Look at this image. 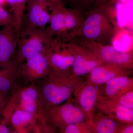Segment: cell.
Here are the masks:
<instances>
[{"instance_id": "cell-6", "label": "cell", "mask_w": 133, "mask_h": 133, "mask_svg": "<svg viewBox=\"0 0 133 133\" xmlns=\"http://www.w3.org/2000/svg\"><path fill=\"white\" fill-rule=\"evenodd\" d=\"M17 44V37L13 25L5 26L0 30V66L6 68L11 65Z\"/></svg>"}, {"instance_id": "cell-22", "label": "cell", "mask_w": 133, "mask_h": 133, "mask_svg": "<svg viewBox=\"0 0 133 133\" xmlns=\"http://www.w3.org/2000/svg\"><path fill=\"white\" fill-rule=\"evenodd\" d=\"M9 66L6 67V70L0 71V94L3 95L4 92L9 90L11 87L10 81L5 76L7 72Z\"/></svg>"}, {"instance_id": "cell-26", "label": "cell", "mask_w": 133, "mask_h": 133, "mask_svg": "<svg viewBox=\"0 0 133 133\" xmlns=\"http://www.w3.org/2000/svg\"><path fill=\"white\" fill-rule=\"evenodd\" d=\"M27 1L28 0H6V1L7 4L10 6L12 11H13L17 5Z\"/></svg>"}, {"instance_id": "cell-12", "label": "cell", "mask_w": 133, "mask_h": 133, "mask_svg": "<svg viewBox=\"0 0 133 133\" xmlns=\"http://www.w3.org/2000/svg\"><path fill=\"white\" fill-rule=\"evenodd\" d=\"M50 65L45 53L33 56L26 60L24 68L37 75H42L49 68Z\"/></svg>"}, {"instance_id": "cell-5", "label": "cell", "mask_w": 133, "mask_h": 133, "mask_svg": "<svg viewBox=\"0 0 133 133\" xmlns=\"http://www.w3.org/2000/svg\"><path fill=\"white\" fill-rule=\"evenodd\" d=\"M69 43L74 57L72 69L77 75L87 74L103 63L91 50L73 42Z\"/></svg>"}, {"instance_id": "cell-7", "label": "cell", "mask_w": 133, "mask_h": 133, "mask_svg": "<svg viewBox=\"0 0 133 133\" xmlns=\"http://www.w3.org/2000/svg\"><path fill=\"white\" fill-rule=\"evenodd\" d=\"M115 30L125 27L127 10L123 0H108L101 7Z\"/></svg>"}, {"instance_id": "cell-25", "label": "cell", "mask_w": 133, "mask_h": 133, "mask_svg": "<svg viewBox=\"0 0 133 133\" xmlns=\"http://www.w3.org/2000/svg\"><path fill=\"white\" fill-rule=\"evenodd\" d=\"M22 106L23 110L32 114L35 111L36 109V106L35 102L22 101Z\"/></svg>"}, {"instance_id": "cell-15", "label": "cell", "mask_w": 133, "mask_h": 133, "mask_svg": "<svg viewBox=\"0 0 133 133\" xmlns=\"http://www.w3.org/2000/svg\"><path fill=\"white\" fill-rule=\"evenodd\" d=\"M111 66L112 64H107L105 66L95 67L91 71V80L96 84H102L115 77V73L110 70Z\"/></svg>"}, {"instance_id": "cell-11", "label": "cell", "mask_w": 133, "mask_h": 133, "mask_svg": "<svg viewBox=\"0 0 133 133\" xmlns=\"http://www.w3.org/2000/svg\"><path fill=\"white\" fill-rule=\"evenodd\" d=\"M43 94L45 99L49 102L58 104L69 98L70 95L71 90L67 87H59L49 84L44 87Z\"/></svg>"}, {"instance_id": "cell-8", "label": "cell", "mask_w": 133, "mask_h": 133, "mask_svg": "<svg viewBox=\"0 0 133 133\" xmlns=\"http://www.w3.org/2000/svg\"><path fill=\"white\" fill-rule=\"evenodd\" d=\"M66 8L61 2L52 3L50 6V25L44 29L45 33L49 36L61 42L63 35L64 15Z\"/></svg>"}, {"instance_id": "cell-18", "label": "cell", "mask_w": 133, "mask_h": 133, "mask_svg": "<svg viewBox=\"0 0 133 133\" xmlns=\"http://www.w3.org/2000/svg\"><path fill=\"white\" fill-rule=\"evenodd\" d=\"M33 114L24 110H17L12 115L11 121L16 126H20L28 123L33 118Z\"/></svg>"}, {"instance_id": "cell-27", "label": "cell", "mask_w": 133, "mask_h": 133, "mask_svg": "<svg viewBox=\"0 0 133 133\" xmlns=\"http://www.w3.org/2000/svg\"><path fill=\"white\" fill-rule=\"evenodd\" d=\"M65 132L66 133H80L78 128L75 124H70L67 126L65 130Z\"/></svg>"}, {"instance_id": "cell-4", "label": "cell", "mask_w": 133, "mask_h": 133, "mask_svg": "<svg viewBox=\"0 0 133 133\" xmlns=\"http://www.w3.org/2000/svg\"><path fill=\"white\" fill-rule=\"evenodd\" d=\"M70 42H73L89 49L96 54L102 62L116 66L129 65L132 56L128 52L117 51L111 45H105L79 36Z\"/></svg>"}, {"instance_id": "cell-10", "label": "cell", "mask_w": 133, "mask_h": 133, "mask_svg": "<svg viewBox=\"0 0 133 133\" xmlns=\"http://www.w3.org/2000/svg\"><path fill=\"white\" fill-rule=\"evenodd\" d=\"M108 0H61L65 6L74 10L84 17L93 10L99 8Z\"/></svg>"}, {"instance_id": "cell-21", "label": "cell", "mask_w": 133, "mask_h": 133, "mask_svg": "<svg viewBox=\"0 0 133 133\" xmlns=\"http://www.w3.org/2000/svg\"><path fill=\"white\" fill-rule=\"evenodd\" d=\"M14 18L12 13H10L0 6V26L5 27L13 25L14 27Z\"/></svg>"}, {"instance_id": "cell-14", "label": "cell", "mask_w": 133, "mask_h": 133, "mask_svg": "<svg viewBox=\"0 0 133 133\" xmlns=\"http://www.w3.org/2000/svg\"><path fill=\"white\" fill-rule=\"evenodd\" d=\"M60 112L65 122L69 125L78 124L84 119V115L81 110L71 104L63 106Z\"/></svg>"}, {"instance_id": "cell-24", "label": "cell", "mask_w": 133, "mask_h": 133, "mask_svg": "<svg viewBox=\"0 0 133 133\" xmlns=\"http://www.w3.org/2000/svg\"><path fill=\"white\" fill-rule=\"evenodd\" d=\"M133 93L131 92L127 94L121 98L119 102L121 105L126 107L132 108H133Z\"/></svg>"}, {"instance_id": "cell-29", "label": "cell", "mask_w": 133, "mask_h": 133, "mask_svg": "<svg viewBox=\"0 0 133 133\" xmlns=\"http://www.w3.org/2000/svg\"><path fill=\"white\" fill-rule=\"evenodd\" d=\"M133 126H130L128 127L124 130L123 133H133Z\"/></svg>"}, {"instance_id": "cell-13", "label": "cell", "mask_w": 133, "mask_h": 133, "mask_svg": "<svg viewBox=\"0 0 133 133\" xmlns=\"http://www.w3.org/2000/svg\"><path fill=\"white\" fill-rule=\"evenodd\" d=\"M115 31L111 45L117 51L127 52L132 43V37L125 28Z\"/></svg>"}, {"instance_id": "cell-19", "label": "cell", "mask_w": 133, "mask_h": 133, "mask_svg": "<svg viewBox=\"0 0 133 133\" xmlns=\"http://www.w3.org/2000/svg\"><path fill=\"white\" fill-rule=\"evenodd\" d=\"M115 124L112 120L108 118L102 119L97 125L96 129L99 133H112L114 132Z\"/></svg>"}, {"instance_id": "cell-2", "label": "cell", "mask_w": 133, "mask_h": 133, "mask_svg": "<svg viewBox=\"0 0 133 133\" xmlns=\"http://www.w3.org/2000/svg\"><path fill=\"white\" fill-rule=\"evenodd\" d=\"M52 3L44 0H28L26 6L28 13L19 37L37 30L45 29L49 23L50 6Z\"/></svg>"}, {"instance_id": "cell-9", "label": "cell", "mask_w": 133, "mask_h": 133, "mask_svg": "<svg viewBox=\"0 0 133 133\" xmlns=\"http://www.w3.org/2000/svg\"><path fill=\"white\" fill-rule=\"evenodd\" d=\"M85 17L71 9L66 8L64 15V28L62 42H69L79 36Z\"/></svg>"}, {"instance_id": "cell-3", "label": "cell", "mask_w": 133, "mask_h": 133, "mask_svg": "<svg viewBox=\"0 0 133 133\" xmlns=\"http://www.w3.org/2000/svg\"><path fill=\"white\" fill-rule=\"evenodd\" d=\"M54 39L48 35L44 29L37 30L21 36L17 41V61L27 60L37 54L45 53Z\"/></svg>"}, {"instance_id": "cell-16", "label": "cell", "mask_w": 133, "mask_h": 133, "mask_svg": "<svg viewBox=\"0 0 133 133\" xmlns=\"http://www.w3.org/2000/svg\"><path fill=\"white\" fill-rule=\"evenodd\" d=\"M97 93L94 87L91 85L85 87L79 97V104L82 108L86 111L92 109L96 101Z\"/></svg>"}, {"instance_id": "cell-32", "label": "cell", "mask_w": 133, "mask_h": 133, "mask_svg": "<svg viewBox=\"0 0 133 133\" xmlns=\"http://www.w3.org/2000/svg\"><path fill=\"white\" fill-rule=\"evenodd\" d=\"M3 95L0 94V104L3 102Z\"/></svg>"}, {"instance_id": "cell-28", "label": "cell", "mask_w": 133, "mask_h": 133, "mask_svg": "<svg viewBox=\"0 0 133 133\" xmlns=\"http://www.w3.org/2000/svg\"><path fill=\"white\" fill-rule=\"evenodd\" d=\"M9 133V129L4 124H0V133Z\"/></svg>"}, {"instance_id": "cell-23", "label": "cell", "mask_w": 133, "mask_h": 133, "mask_svg": "<svg viewBox=\"0 0 133 133\" xmlns=\"http://www.w3.org/2000/svg\"><path fill=\"white\" fill-rule=\"evenodd\" d=\"M37 97L36 91L32 88H28L23 91L21 94V98L22 101L35 102Z\"/></svg>"}, {"instance_id": "cell-17", "label": "cell", "mask_w": 133, "mask_h": 133, "mask_svg": "<svg viewBox=\"0 0 133 133\" xmlns=\"http://www.w3.org/2000/svg\"><path fill=\"white\" fill-rule=\"evenodd\" d=\"M129 83V79L125 77H114L107 81L106 91L109 96L116 94L120 90L126 87Z\"/></svg>"}, {"instance_id": "cell-31", "label": "cell", "mask_w": 133, "mask_h": 133, "mask_svg": "<svg viewBox=\"0 0 133 133\" xmlns=\"http://www.w3.org/2000/svg\"><path fill=\"white\" fill-rule=\"evenodd\" d=\"M44 1H47L49 2H50L52 3H57L60 2L61 0H44Z\"/></svg>"}, {"instance_id": "cell-30", "label": "cell", "mask_w": 133, "mask_h": 133, "mask_svg": "<svg viewBox=\"0 0 133 133\" xmlns=\"http://www.w3.org/2000/svg\"><path fill=\"white\" fill-rule=\"evenodd\" d=\"M7 4V3L6 1V0H0V6H3Z\"/></svg>"}, {"instance_id": "cell-1", "label": "cell", "mask_w": 133, "mask_h": 133, "mask_svg": "<svg viewBox=\"0 0 133 133\" xmlns=\"http://www.w3.org/2000/svg\"><path fill=\"white\" fill-rule=\"evenodd\" d=\"M115 31L99 8L90 12L85 17L79 36L105 45H111Z\"/></svg>"}, {"instance_id": "cell-20", "label": "cell", "mask_w": 133, "mask_h": 133, "mask_svg": "<svg viewBox=\"0 0 133 133\" xmlns=\"http://www.w3.org/2000/svg\"><path fill=\"white\" fill-rule=\"evenodd\" d=\"M116 116L119 119L127 121H131L133 119L132 108L121 105L118 106L116 110Z\"/></svg>"}]
</instances>
